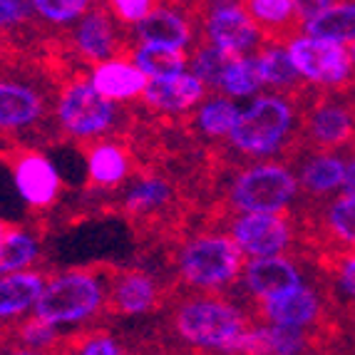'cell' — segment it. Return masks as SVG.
Wrapping results in <instances>:
<instances>
[{"label":"cell","instance_id":"obj_1","mask_svg":"<svg viewBox=\"0 0 355 355\" xmlns=\"http://www.w3.org/2000/svg\"><path fill=\"white\" fill-rule=\"evenodd\" d=\"M293 107L281 95H256L246 110H241L229 142L249 157H271L286 144L293 132Z\"/></svg>","mask_w":355,"mask_h":355},{"label":"cell","instance_id":"obj_2","mask_svg":"<svg viewBox=\"0 0 355 355\" xmlns=\"http://www.w3.org/2000/svg\"><path fill=\"white\" fill-rule=\"evenodd\" d=\"M241 271L243 249L226 234H199L179 251V273L194 288H224Z\"/></svg>","mask_w":355,"mask_h":355},{"label":"cell","instance_id":"obj_3","mask_svg":"<svg viewBox=\"0 0 355 355\" xmlns=\"http://www.w3.org/2000/svg\"><path fill=\"white\" fill-rule=\"evenodd\" d=\"M174 328L184 343L194 348L229 353L234 340L249 326L239 308L219 298H191L177 308Z\"/></svg>","mask_w":355,"mask_h":355},{"label":"cell","instance_id":"obj_4","mask_svg":"<svg viewBox=\"0 0 355 355\" xmlns=\"http://www.w3.org/2000/svg\"><path fill=\"white\" fill-rule=\"evenodd\" d=\"M105 306V286L92 271H67L45 284L33 306V315L55 326H72L87 320Z\"/></svg>","mask_w":355,"mask_h":355},{"label":"cell","instance_id":"obj_5","mask_svg":"<svg viewBox=\"0 0 355 355\" xmlns=\"http://www.w3.org/2000/svg\"><path fill=\"white\" fill-rule=\"evenodd\" d=\"M60 127L75 139H92L110 132L117 122V107L107 100L92 83H67L60 89L58 105H55Z\"/></svg>","mask_w":355,"mask_h":355},{"label":"cell","instance_id":"obj_6","mask_svg":"<svg viewBox=\"0 0 355 355\" xmlns=\"http://www.w3.org/2000/svg\"><path fill=\"white\" fill-rule=\"evenodd\" d=\"M298 191V179L281 164H256L236 174L231 184V207L241 214L284 211Z\"/></svg>","mask_w":355,"mask_h":355},{"label":"cell","instance_id":"obj_7","mask_svg":"<svg viewBox=\"0 0 355 355\" xmlns=\"http://www.w3.org/2000/svg\"><path fill=\"white\" fill-rule=\"evenodd\" d=\"M288 53L301 80L313 85H340L353 72V60L345 45L313 35L291 37Z\"/></svg>","mask_w":355,"mask_h":355},{"label":"cell","instance_id":"obj_8","mask_svg":"<svg viewBox=\"0 0 355 355\" xmlns=\"http://www.w3.org/2000/svg\"><path fill=\"white\" fill-rule=\"evenodd\" d=\"M207 37L231 55H246L259 45L261 30L239 0H214L207 18Z\"/></svg>","mask_w":355,"mask_h":355},{"label":"cell","instance_id":"obj_9","mask_svg":"<svg viewBox=\"0 0 355 355\" xmlns=\"http://www.w3.org/2000/svg\"><path fill=\"white\" fill-rule=\"evenodd\" d=\"M231 236L249 256L284 254L291 243V226L279 211H249L231 224Z\"/></svg>","mask_w":355,"mask_h":355},{"label":"cell","instance_id":"obj_10","mask_svg":"<svg viewBox=\"0 0 355 355\" xmlns=\"http://www.w3.org/2000/svg\"><path fill=\"white\" fill-rule=\"evenodd\" d=\"M12 182L20 199L33 209H48L60 194V174L40 152H25L15 159Z\"/></svg>","mask_w":355,"mask_h":355},{"label":"cell","instance_id":"obj_11","mask_svg":"<svg viewBox=\"0 0 355 355\" xmlns=\"http://www.w3.org/2000/svg\"><path fill=\"white\" fill-rule=\"evenodd\" d=\"M204 95H207V85L202 77H196L189 70H182L174 75L152 77L142 92V100L149 110L179 114L199 105Z\"/></svg>","mask_w":355,"mask_h":355},{"label":"cell","instance_id":"obj_12","mask_svg":"<svg viewBox=\"0 0 355 355\" xmlns=\"http://www.w3.org/2000/svg\"><path fill=\"white\" fill-rule=\"evenodd\" d=\"M243 284L251 296L268 298L281 291H288L301 284V273L286 256H251V261L243 266Z\"/></svg>","mask_w":355,"mask_h":355},{"label":"cell","instance_id":"obj_13","mask_svg":"<svg viewBox=\"0 0 355 355\" xmlns=\"http://www.w3.org/2000/svg\"><path fill=\"white\" fill-rule=\"evenodd\" d=\"M89 83L95 85L97 92H102L107 100L127 102L135 100V97H142L149 77L135 65V60L127 62L122 58H107L100 65L92 67Z\"/></svg>","mask_w":355,"mask_h":355},{"label":"cell","instance_id":"obj_14","mask_svg":"<svg viewBox=\"0 0 355 355\" xmlns=\"http://www.w3.org/2000/svg\"><path fill=\"white\" fill-rule=\"evenodd\" d=\"M45 114V97L23 83L0 80V132H15L35 125Z\"/></svg>","mask_w":355,"mask_h":355},{"label":"cell","instance_id":"obj_15","mask_svg":"<svg viewBox=\"0 0 355 355\" xmlns=\"http://www.w3.org/2000/svg\"><path fill=\"white\" fill-rule=\"evenodd\" d=\"M318 313H320L318 296L311 288H306L303 284L293 286L288 291H281L276 296L263 298V315L271 323H281V326L308 328L315 323Z\"/></svg>","mask_w":355,"mask_h":355},{"label":"cell","instance_id":"obj_16","mask_svg":"<svg viewBox=\"0 0 355 355\" xmlns=\"http://www.w3.org/2000/svg\"><path fill=\"white\" fill-rule=\"evenodd\" d=\"M75 48L89 62H102V60L112 58L117 48V30L110 18V12L97 8L87 10L83 18L77 20L75 28Z\"/></svg>","mask_w":355,"mask_h":355},{"label":"cell","instance_id":"obj_17","mask_svg":"<svg viewBox=\"0 0 355 355\" xmlns=\"http://www.w3.org/2000/svg\"><path fill=\"white\" fill-rule=\"evenodd\" d=\"M159 301L157 281L144 271L119 273L110 291V306L122 315L147 313Z\"/></svg>","mask_w":355,"mask_h":355},{"label":"cell","instance_id":"obj_18","mask_svg":"<svg viewBox=\"0 0 355 355\" xmlns=\"http://www.w3.org/2000/svg\"><path fill=\"white\" fill-rule=\"evenodd\" d=\"M45 284L48 281L42 273L28 271V268L3 273L0 276V320L18 318V315L28 313L40 298Z\"/></svg>","mask_w":355,"mask_h":355},{"label":"cell","instance_id":"obj_19","mask_svg":"<svg viewBox=\"0 0 355 355\" xmlns=\"http://www.w3.org/2000/svg\"><path fill=\"white\" fill-rule=\"evenodd\" d=\"M135 37L139 42L187 48L191 42V28L182 12L169 8H152L139 23H135Z\"/></svg>","mask_w":355,"mask_h":355},{"label":"cell","instance_id":"obj_20","mask_svg":"<svg viewBox=\"0 0 355 355\" xmlns=\"http://www.w3.org/2000/svg\"><path fill=\"white\" fill-rule=\"evenodd\" d=\"M308 135L323 149L343 147L355 135V119L343 107L320 105L308 117Z\"/></svg>","mask_w":355,"mask_h":355},{"label":"cell","instance_id":"obj_21","mask_svg":"<svg viewBox=\"0 0 355 355\" xmlns=\"http://www.w3.org/2000/svg\"><path fill=\"white\" fill-rule=\"evenodd\" d=\"M303 30H306V35L323 37V40L340 42V45L355 42V6L331 3L315 15H311L303 23Z\"/></svg>","mask_w":355,"mask_h":355},{"label":"cell","instance_id":"obj_22","mask_svg":"<svg viewBox=\"0 0 355 355\" xmlns=\"http://www.w3.org/2000/svg\"><path fill=\"white\" fill-rule=\"evenodd\" d=\"M130 174V159L122 147L112 142H102L87 152V177L95 187L112 189L125 182Z\"/></svg>","mask_w":355,"mask_h":355},{"label":"cell","instance_id":"obj_23","mask_svg":"<svg viewBox=\"0 0 355 355\" xmlns=\"http://www.w3.org/2000/svg\"><path fill=\"white\" fill-rule=\"evenodd\" d=\"M345 172L348 166L343 164L340 157L336 154H318L313 159H308V164L301 169V184L308 194H328L343 187Z\"/></svg>","mask_w":355,"mask_h":355},{"label":"cell","instance_id":"obj_24","mask_svg":"<svg viewBox=\"0 0 355 355\" xmlns=\"http://www.w3.org/2000/svg\"><path fill=\"white\" fill-rule=\"evenodd\" d=\"M135 65L152 80V77H164L182 72L189 67V58L184 48H172V45H157V42H139L135 50Z\"/></svg>","mask_w":355,"mask_h":355},{"label":"cell","instance_id":"obj_25","mask_svg":"<svg viewBox=\"0 0 355 355\" xmlns=\"http://www.w3.org/2000/svg\"><path fill=\"white\" fill-rule=\"evenodd\" d=\"M261 87H263V83H261L256 60L249 55H231L219 80L221 92L239 100V97H254Z\"/></svg>","mask_w":355,"mask_h":355},{"label":"cell","instance_id":"obj_26","mask_svg":"<svg viewBox=\"0 0 355 355\" xmlns=\"http://www.w3.org/2000/svg\"><path fill=\"white\" fill-rule=\"evenodd\" d=\"M254 60H256V67H259L261 83L266 85V87L288 89L301 80L296 65H293V60H291L288 48L273 45V48L261 50Z\"/></svg>","mask_w":355,"mask_h":355},{"label":"cell","instance_id":"obj_27","mask_svg":"<svg viewBox=\"0 0 355 355\" xmlns=\"http://www.w3.org/2000/svg\"><path fill=\"white\" fill-rule=\"evenodd\" d=\"M40 254V243L23 229H8L0 236V276L28 268Z\"/></svg>","mask_w":355,"mask_h":355},{"label":"cell","instance_id":"obj_28","mask_svg":"<svg viewBox=\"0 0 355 355\" xmlns=\"http://www.w3.org/2000/svg\"><path fill=\"white\" fill-rule=\"evenodd\" d=\"M241 107L234 102V97L219 95L204 102L196 112V127L207 137H229L234 125H236Z\"/></svg>","mask_w":355,"mask_h":355},{"label":"cell","instance_id":"obj_29","mask_svg":"<svg viewBox=\"0 0 355 355\" xmlns=\"http://www.w3.org/2000/svg\"><path fill=\"white\" fill-rule=\"evenodd\" d=\"M172 199V187L159 177H147L137 182L125 196V207L130 214H152L169 204Z\"/></svg>","mask_w":355,"mask_h":355},{"label":"cell","instance_id":"obj_30","mask_svg":"<svg viewBox=\"0 0 355 355\" xmlns=\"http://www.w3.org/2000/svg\"><path fill=\"white\" fill-rule=\"evenodd\" d=\"M246 10L266 30L291 28L293 23H301L296 0H246Z\"/></svg>","mask_w":355,"mask_h":355},{"label":"cell","instance_id":"obj_31","mask_svg":"<svg viewBox=\"0 0 355 355\" xmlns=\"http://www.w3.org/2000/svg\"><path fill=\"white\" fill-rule=\"evenodd\" d=\"M328 231L345 246H355V194L345 191L331 204L326 216Z\"/></svg>","mask_w":355,"mask_h":355},{"label":"cell","instance_id":"obj_32","mask_svg":"<svg viewBox=\"0 0 355 355\" xmlns=\"http://www.w3.org/2000/svg\"><path fill=\"white\" fill-rule=\"evenodd\" d=\"M229 60H231V53L216 48L214 42H209V45H204V48L196 50L194 58H191V62H189V67L196 77H202L207 87L219 89L221 72H224V67H226Z\"/></svg>","mask_w":355,"mask_h":355},{"label":"cell","instance_id":"obj_33","mask_svg":"<svg viewBox=\"0 0 355 355\" xmlns=\"http://www.w3.org/2000/svg\"><path fill=\"white\" fill-rule=\"evenodd\" d=\"M30 3L33 12H37L45 23L70 25L83 18L92 0H30Z\"/></svg>","mask_w":355,"mask_h":355},{"label":"cell","instance_id":"obj_34","mask_svg":"<svg viewBox=\"0 0 355 355\" xmlns=\"http://www.w3.org/2000/svg\"><path fill=\"white\" fill-rule=\"evenodd\" d=\"M20 343L33 350L50 348V345L58 343V326L50 323V320L40 318V315H33L28 323L20 326Z\"/></svg>","mask_w":355,"mask_h":355},{"label":"cell","instance_id":"obj_35","mask_svg":"<svg viewBox=\"0 0 355 355\" xmlns=\"http://www.w3.org/2000/svg\"><path fill=\"white\" fill-rule=\"evenodd\" d=\"M110 10L117 20L125 25H135L154 8V0H107Z\"/></svg>","mask_w":355,"mask_h":355},{"label":"cell","instance_id":"obj_36","mask_svg":"<svg viewBox=\"0 0 355 355\" xmlns=\"http://www.w3.org/2000/svg\"><path fill=\"white\" fill-rule=\"evenodd\" d=\"M30 12H33L30 0H0V30L25 23L30 18Z\"/></svg>","mask_w":355,"mask_h":355},{"label":"cell","instance_id":"obj_37","mask_svg":"<svg viewBox=\"0 0 355 355\" xmlns=\"http://www.w3.org/2000/svg\"><path fill=\"white\" fill-rule=\"evenodd\" d=\"M75 350L83 355H117V353H122V348H119V345L114 343V338H110V336H89V338H85L83 343H77Z\"/></svg>","mask_w":355,"mask_h":355},{"label":"cell","instance_id":"obj_38","mask_svg":"<svg viewBox=\"0 0 355 355\" xmlns=\"http://www.w3.org/2000/svg\"><path fill=\"white\" fill-rule=\"evenodd\" d=\"M338 286L343 293L355 301V254H348L338 263Z\"/></svg>","mask_w":355,"mask_h":355},{"label":"cell","instance_id":"obj_39","mask_svg":"<svg viewBox=\"0 0 355 355\" xmlns=\"http://www.w3.org/2000/svg\"><path fill=\"white\" fill-rule=\"evenodd\" d=\"M343 189L348 191V194H355V159H353V164L348 166V172H345Z\"/></svg>","mask_w":355,"mask_h":355},{"label":"cell","instance_id":"obj_40","mask_svg":"<svg viewBox=\"0 0 355 355\" xmlns=\"http://www.w3.org/2000/svg\"><path fill=\"white\" fill-rule=\"evenodd\" d=\"M350 60H353V65H355V42H350Z\"/></svg>","mask_w":355,"mask_h":355},{"label":"cell","instance_id":"obj_41","mask_svg":"<svg viewBox=\"0 0 355 355\" xmlns=\"http://www.w3.org/2000/svg\"><path fill=\"white\" fill-rule=\"evenodd\" d=\"M8 229H10V226H6V224H3V221H0V236H3V234H6Z\"/></svg>","mask_w":355,"mask_h":355}]
</instances>
